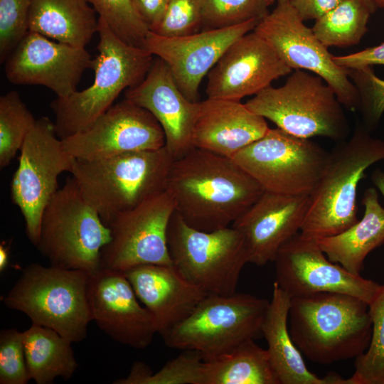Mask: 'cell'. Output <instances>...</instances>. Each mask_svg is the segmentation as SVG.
Here are the masks:
<instances>
[{"label": "cell", "instance_id": "cell-1", "mask_svg": "<svg viewBox=\"0 0 384 384\" xmlns=\"http://www.w3.org/2000/svg\"><path fill=\"white\" fill-rule=\"evenodd\" d=\"M166 191L185 222L203 231L231 226L264 192L232 158L197 148L174 159Z\"/></svg>", "mask_w": 384, "mask_h": 384}, {"label": "cell", "instance_id": "cell-2", "mask_svg": "<svg viewBox=\"0 0 384 384\" xmlns=\"http://www.w3.org/2000/svg\"><path fill=\"white\" fill-rule=\"evenodd\" d=\"M288 324L302 354L320 365L356 359L368 348L372 332L368 304L341 293L291 298Z\"/></svg>", "mask_w": 384, "mask_h": 384}, {"label": "cell", "instance_id": "cell-3", "mask_svg": "<svg viewBox=\"0 0 384 384\" xmlns=\"http://www.w3.org/2000/svg\"><path fill=\"white\" fill-rule=\"evenodd\" d=\"M98 26L92 84L50 103L55 116V130L61 140L88 129L113 105L122 90L144 79L154 62V55L148 50L124 42L100 17Z\"/></svg>", "mask_w": 384, "mask_h": 384}, {"label": "cell", "instance_id": "cell-4", "mask_svg": "<svg viewBox=\"0 0 384 384\" xmlns=\"http://www.w3.org/2000/svg\"><path fill=\"white\" fill-rule=\"evenodd\" d=\"M174 161L164 146L97 160L75 159L70 173L107 226L118 214L166 191Z\"/></svg>", "mask_w": 384, "mask_h": 384}, {"label": "cell", "instance_id": "cell-5", "mask_svg": "<svg viewBox=\"0 0 384 384\" xmlns=\"http://www.w3.org/2000/svg\"><path fill=\"white\" fill-rule=\"evenodd\" d=\"M384 160V141L357 124L353 135L329 152L318 184L309 195V207L300 229L306 238L336 235L358 220L356 198L365 171Z\"/></svg>", "mask_w": 384, "mask_h": 384}, {"label": "cell", "instance_id": "cell-6", "mask_svg": "<svg viewBox=\"0 0 384 384\" xmlns=\"http://www.w3.org/2000/svg\"><path fill=\"white\" fill-rule=\"evenodd\" d=\"M89 277L80 270L31 263L3 302L7 308L25 314L33 324L53 329L72 343L81 342L92 321Z\"/></svg>", "mask_w": 384, "mask_h": 384}, {"label": "cell", "instance_id": "cell-7", "mask_svg": "<svg viewBox=\"0 0 384 384\" xmlns=\"http://www.w3.org/2000/svg\"><path fill=\"white\" fill-rule=\"evenodd\" d=\"M110 230L78 185L68 177L46 206L36 247L50 265L92 274L100 269V255Z\"/></svg>", "mask_w": 384, "mask_h": 384}, {"label": "cell", "instance_id": "cell-8", "mask_svg": "<svg viewBox=\"0 0 384 384\" xmlns=\"http://www.w3.org/2000/svg\"><path fill=\"white\" fill-rule=\"evenodd\" d=\"M270 301L255 295L206 294L193 311L161 337L171 348L198 352L210 361L262 336Z\"/></svg>", "mask_w": 384, "mask_h": 384}, {"label": "cell", "instance_id": "cell-9", "mask_svg": "<svg viewBox=\"0 0 384 384\" xmlns=\"http://www.w3.org/2000/svg\"><path fill=\"white\" fill-rule=\"evenodd\" d=\"M245 105L298 137L340 140L348 134L343 105L334 90L320 76L304 70H295L282 86H270Z\"/></svg>", "mask_w": 384, "mask_h": 384}, {"label": "cell", "instance_id": "cell-10", "mask_svg": "<svg viewBox=\"0 0 384 384\" xmlns=\"http://www.w3.org/2000/svg\"><path fill=\"white\" fill-rule=\"evenodd\" d=\"M167 245L174 267L207 294L236 292L240 273L249 263L242 235L232 225L203 231L175 210L167 230Z\"/></svg>", "mask_w": 384, "mask_h": 384}, {"label": "cell", "instance_id": "cell-11", "mask_svg": "<svg viewBox=\"0 0 384 384\" xmlns=\"http://www.w3.org/2000/svg\"><path fill=\"white\" fill-rule=\"evenodd\" d=\"M329 154L310 139L277 127L270 128L232 159L264 191L310 195L319 181Z\"/></svg>", "mask_w": 384, "mask_h": 384}, {"label": "cell", "instance_id": "cell-12", "mask_svg": "<svg viewBox=\"0 0 384 384\" xmlns=\"http://www.w3.org/2000/svg\"><path fill=\"white\" fill-rule=\"evenodd\" d=\"M75 159L64 149L54 122L47 117L36 119L20 149L11 183L12 201L23 217L26 234L34 246L43 210L59 188L58 176L70 173Z\"/></svg>", "mask_w": 384, "mask_h": 384}, {"label": "cell", "instance_id": "cell-13", "mask_svg": "<svg viewBox=\"0 0 384 384\" xmlns=\"http://www.w3.org/2000/svg\"><path fill=\"white\" fill-rule=\"evenodd\" d=\"M291 69L310 71L320 76L338 101L351 111L359 109L358 92L347 69L338 65L326 47L308 28L290 0H277L272 12L254 29Z\"/></svg>", "mask_w": 384, "mask_h": 384}, {"label": "cell", "instance_id": "cell-14", "mask_svg": "<svg viewBox=\"0 0 384 384\" xmlns=\"http://www.w3.org/2000/svg\"><path fill=\"white\" fill-rule=\"evenodd\" d=\"M175 203L164 191L116 215L109 223L110 240L100 255V269L125 272L141 265H173L167 230Z\"/></svg>", "mask_w": 384, "mask_h": 384}, {"label": "cell", "instance_id": "cell-15", "mask_svg": "<svg viewBox=\"0 0 384 384\" xmlns=\"http://www.w3.org/2000/svg\"><path fill=\"white\" fill-rule=\"evenodd\" d=\"M275 282L291 298L316 293H341L370 303L380 284L330 261L317 241L296 234L274 260Z\"/></svg>", "mask_w": 384, "mask_h": 384}, {"label": "cell", "instance_id": "cell-16", "mask_svg": "<svg viewBox=\"0 0 384 384\" xmlns=\"http://www.w3.org/2000/svg\"><path fill=\"white\" fill-rule=\"evenodd\" d=\"M76 159L91 161L166 145L164 130L147 110L129 100L112 105L86 130L62 139Z\"/></svg>", "mask_w": 384, "mask_h": 384}, {"label": "cell", "instance_id": "cell-17", "mask_svg": "<svg viewBox=\"0 0 384 384\" xmlns=\"http://www.w3.org/2000/svg\"><path fill=\"white\" fill-rule=\"evenodd\" d=\"M260 20L253 19L229 28L203 30L179 37L149 31L144 48L168 65L181 92L191 102H199V86L227 48L252 31Z\"/></svg>", "mask_w": 384, "mask_h": 384}, {"label": "cell", "instance_id": "cell-18", "mask_svg": "<svg viewBox=\"0 0 384 384\" xmlns=\"http://www.w3.org/2000/svg\"><path fill=\"white\" fill-rule=\"evenodd\" d=\"M93 59L85 48L55 42L28 31L6 60L7 80L15 85H43L57 97L75 92L84 71Z\"/></svg>", "mask_w": 384, "mask_h": 384}, {"label": "cell", "instance_id": "cell-19", "mask_svg": "<svg viewBox=\"0 0 384 384\" xmlns=\"http://www.w3.org/2000/svg\"><path fill=\"white\" fill-rule=\"evenodd\" d=\"M87 297L92 321L114 341L137 349L151 344L158 333L155 319L124 272L100 269L90 274Z\"/></svg>", "mask_w": 384, "mask_h": 384}, {"label": "cell", "instance_id": "cell-20", "mask_svg": "<svg viewBox=\"0 0 384 384\" xmlns=\"http://www.w3.org/2000/svg\"><path fill=\"white\" fill-rule=\"evenodd\" d=\"M292 69L254 30L233 42L208 73V97L240 101L255 95Z\"/></svg>", "mask_w": 384, "mask_h": 384}, {"label": "cell", "instance_id": "cell-21", "mask_svg": "<svg viewBox=\"0 0 384 384\" xmlns=\"http://www.w3.org/2000/svg\"><path fill=\"white\" fill-rule=\"evenodd\" d=\"M309 202V195L262 193L232 225L245 239L249 263L274 262L280 247L299 233Z\"/></svg>", "mask_w": 384, "mask_h": 384}, {"label": "cell", "instance_id": "cell-22", "mask_svg": "<svg viewBox=\"0 0 384 384\" xmlns=\"http://www.w3.org/2000/svg\"><path fill=\"white\" fill-rule=\"evenodd\" d=\"M125 98L147 110L161 126L166 147L174 159L194 149L193 129L198 102L188 100L165 62L155 59L144 79L128 89Z\"/></svg>", "mask_w": 384, "mask_h": 384}, {"label": "cell", "instance_id": "cell-23", "mask_svg": "<svg viewBox=\"0 0 384 384\" xmlns=\"http://www.w3.org/2000/svg\"><path fill=\"white\" fill-rule=\"evenodd\" d=\"M269 129L264 117L240 101L208 97L198 102L193 144L195 148L232 158Z\"/></svg>", "mask_w": 384, "mask_h": 384}, {"label": "cell", "instance_id": "cell-24", "mask_svg": "<svg viewBox=\"0 0 384 384\" xmlns=\"http://www.w3.org/2000/svg\"><path fill=\"white\" fill-rule=\"evenodd\" d=\"M161 336L185 319L207 294L174 265H141L124 272Z\"/></svg>", "mask_w": 384, "mask_h": 384}, {"label": "cell", "instance_id": "cell-25", "mask_svg": "<svg viewBox=\"0 0 384 384\" xmlns=\"http://www.w3.org/2000/svg\"><path fill=\"white\" fill-rule=\"evenodd\" d=\"M291 297L274 282L272 299L266 312L262 336L279 384H346V380L335 373L319 378L306 367L301 351L289 330Z\"/></svg>", "mask_w": 384, "mask_h": 384}, {"label": "cell", "instance_id": "cell-26", "mask_svg": "<svg viewBox=\"0 0 384 384\" xmlns=\"http://www.w3.org/2000/svg\"><path fill=\"white\" fill-rule=\"evenodd\" d=\"M363 218L336 235L316 240L328 259L348 272L360 274L367 255L384 243V208L378 190L364 191Z\"/></svg>", "mask_w": 384, "mask_h": 384}, {"label": "cell", "instance_id": "cell-27", "mask_svg": "<svg viewBox=\"0 0 384 384\" xmlns=\"http://www.w3.org/2000/svg\"><path fill=\"white\" fill-rule=\"evenodd\" d=\"M87 0H32L29 31L85 48L98 31L95 10Z\"/></svg>", "mask_w": 384, "mask_h": 384}, {"label": "cell", "instance_id": "cell-28", "mask_svg": "<svg viewBox=\"0 0 384 384\" xmlns=\"http://www.w3.org/2000/svg\"><path fill=\"white\" fill-rule=\"evenodd\" d=\"M30 379L37 384L69 380L78 368L72 342L48 327L33 324L22 332Z\"/></svg>", "mask_w": 384, "mask_h": 384}, {"label": "cell", "instance_id": "cell-29", "mask_svg": "<svg viewBox=\"0 0 384 384\" xmlns=\"http://www.w3.org/2000/svg\"><path fill=\"white\" fill-rule=\"evenodd\" d=\"M203 384H279L267 349L249 339L232 351L203 361Z\"/></svg>", "mask_w": 384, "mask_h": 384}, {"label": "cell", "instance_id": "cell-30", "mask_svg": "<svg viewBox=\"0 0 384 384\" xmlns=\"http://www.w3.org/2000/svg\"><path fill=\"white\" fill-rule=\"evenodd\" d=\"M372 14L362 0H343L316 20L311 29L327 48L356 45L367 32V24Z\"/></svg>", "mask_w": 384, "mask_h": 384}, {"label": "cell", "instance_id": "cell-31", "mask_svg": "<svg viewBox=\"0 0 384 384\" xmlns=\"http://www.w3.org/2000/svg\"><path fill=\"white\" fill-rule=\"evenodd\" d=\"M203 360L192 350H183L168 361L158 372L140 361L133 363L129 374L113 382L114 384H203Z\"/></svg>", "mask_w": 384, "mask_h": 384}, {"label": "cell", "instance_id": "cell-32", "mask_svg": "<svg viewBox=\"0 0 384 384\" xmlns=\"http://www.w3.org/2000/svg\"><path fill=\"white\" fill-rule=\"evenodd\" d=\"M36 119L19 93L10 91L0 97V168L15 157Z\"/></svg>", "mask_w": 384, "mask_h": 384}, {"label": "cell", "instance_id": "cell-33", "mask_svg": "<svg viewBox=\"0 0 384 384\" xmlns=\"http://www.w3.org/2000/svg\"><path fill=\"white\" fill-rule=\"evenodd\" d=\"M372 332L366 351L355 359L348 384H384V284L368 304Z\"/></svg>", "mask_w": 384, "mask_h": 384}, {"label": "cell", "instance_id": "cell-34", "mask_svg": "<svg viewBox=\"0 0 384 384\" xmlns=\"http://www.w3.org/2000/svg\"><path fill=\"white\" fill-rule=\"evenodd\" d=\"M203 30L232 27L261 20L268 13L267 0H200Z\"/></svg>", "mask_w": 384, "mask_h": 384}, {"label": "cell", "instance_id": "cell-35", "mask_svg": "<svg viewBox=\"0 0 384 384\" xmlns=\"http://www.w3.org/2000/svg\"><path fill=\"white\" fill-rule=\"evenodd\" d=\"M112 31L126 43L144 48L150 31L131 0H87Z\"/></svg>", "mask_w": 384, "mask_h": 384}, {"label": "cell", "instance_id": "cell-36", "mask_svg": "<svg viewBox=\"0 0 384 384\" xmlns=\"http://www.w3.org/2000/svg\"><path fill=\"white\" fill-rule=\"evenodd\" d=\"M346 69L358 92V110L366 128H374L384 113V80L378 78L370 66Z\"/></svg>", "mask_w": 384, "mask_h": 384}, {"label": "cell", "instance_id": "cell-37", "mask_svg": "<svg viewBox=\"0 0 384 384\" xmlns=\"http://www.w3.org/2000/svg\"><path fill=\"white\" fill-rule=\"evenodd\" d=\"M32 0H0V60L4 61L29 31Z\"/></svg>", "mask_w": 384, "mask_h": 384}, {"label": "cell", "instance_id": "cell-38", "mask_svg": "<svg viewBox=\"0 0 384 384\" xmlns=\"http://www.w3.org/2000/svg\"><path fill=\"white\" fill-rule=\"evenodd\" d=\"M27 370L22 332L4 329L0 332V383L26 384Z\"/></svg>", "mask_w": 384, "mask_h": 384}, {"label": "cell", "instance_id": "cell-39", "mask_svg": "<svg viewBox=\"0 0 384 384\" xmlns=\"http://www.w3.org/2000/svg\"><path fill=\"white\" fill-rule=\"evenodd\" d=\"M202 27L200 0H170L154 32L166 37H179L198 32Z\"/></svg>", "mask_w": 384, "mask_h": 384}, {"label": "cell", "instance_id": "cell-40", "mask_svg": "<svg viewBox=\"0 0 384 384\" xmlns=\"http://www.w3.org/2000/svg\"><path fill=\"white\" fill-rule=\"evenodd\" d=\"M333 59L338 65L345 68L384 65V42L348 55H333Z\"/></svg>", "mask_w": 384, "mask_h": 384}, {"label": "cell", "instance_id": "cell-41", "mask_svg": "<svg viewBox=\"0 0 384 384\" xmlns=\"http://www.w3.org/2000/svg\"><path fill=\"white\" fill-rule=\"evenodd\" d=\"M170 0H131L139 16L151 31L159 25Z\"/></svg>", "mask_w": 384, "mask_h": 384}, {"label": "cell", "instance_id": "cell-42", "mask_svg": "<svg viewBox=\"0 0 384 384\" xmlns=\"http://www.w3.org/2000/svg\"><path fill=\"white\" fill-rule=\"evenodd\" d=\"M343 0H290L294 9L304 21L317 20L336 6Z\"/></svg>", "mask_w": 384, "mask_h": 384}, {"label": "cell", "instance_id": "cell-43", "mask_svg": "<svg viewBox=\"0 0 384 384\" xmlns=\"http://www.w3.org/2000/svg\"><path fill=\"white\" fill-rule=\"evenodd\" d=\"M371 180L384 197V171L379 169H375L372 174Z\"/></svg>", "mask_w": 384, "mask_h": 384}, {"label": "cell", "instance_id": "cell-44", "mask_svg": "<svg viewBox=\"0 0 384 384\" xmlns=\"http://www.w3.org/2000/svg\"><path fill=\"white\" fill-rule=\"evenodd\" d=\"M10 248L5 245L4 242L0 244V272H3L9 262Z\"/></svg>", "mask_w": 384, "mask_h": 384}, {"label": "cell", "instance_id": "cell-45", "mask_svg": "<svg viewBox=\"0 0 384 384\" xmlns=\"http://www.w3.org/2000/svg\"><path fill=\"white\" fill-rule=\"evenodd\" d=\"M373 5L376 9H383L384 8V0H371Z\"/></svg>", "mask_w": 384, "mask_h": 384}, {"label": "cell", "instance_id": "cell-46", "mask_svg": "<svg viewBox=\"0 0 384 384\" xmlns=\"http://www.w3.org/2000/svg\"><path fill=\"white\" fill-rule=\"evenodd\" d=\"M372 11L373 13H374L376 11L375 6L372 3L371 0H362Z\"/></svg>", "mask_w": 384, "mask_h": 384}, {"label": "cell", "instance_id": "cell-47", "mask_svg": "<svg viewBox=\"0 0 384 384\" xmlns=\"http://www.w3.org/2000/svg\"><path fill=\"white\" fill-rule=\"evenodd\" d=\"M275 1H277V0H267V2H268V4L270 5V4H273Z\"/></svg>", "mask_w": 384, "mask_h": 384}]
</instances>
